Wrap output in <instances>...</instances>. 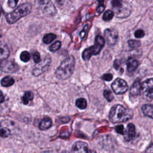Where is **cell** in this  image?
<instances>
[{
	"label": "cell",
	"instance_id": "cell-25",
	"mask_svg": "<svg viewBox=\"0 0 153 153\" xmlns=\"http://www.w3.org/2000/svg\"><path fill=\"white\" fill-rule=\"evenodd\" d=\"M103 96H104L105 98L106 99V100L108 102H111L114 99L113 94H112V93L110 91H109L108 90H104Z\"/></svg>",
	"mask_w": 153,
	"mask_h": 153
},
{
	"label": "cell",
	"instance_id": "cell-41",
	"mask_svg": "<svg viewBox=\"0 0 153 153\" xmlns=\"http://www.w3.org/2000/svg\"><path fill=\"white\" fill-rule=\"evenodd\" d=\"M91 153H96V152H95V151H93V152H91Z\"/></svg>",
	"mask_w": 153,
	"mask_h": 153
},
{
	"label": "cell",
	"instance_id": "cell-24",
	"mask_svg": "<svg viewBox=\"0 0 153 153\" xmlns=\"http://www.w3.org/2000/svg\"><path fill=\"white\" fill-rule=\"evenodd\" d=\"M128 46L131 48H136L140 47V41L135 39H130L128 41Z\"/></svg>",
	"mask_w": 153,
	"mask_h": 153
},
{
	"label": "cell",
	"instance_id": "cell-7",
	"mask_svg": "<svg viewBox=\"0 0 153 153\" xmlns=\"http://www.w3.org/2000/svg\"><path fill=\"white\" fill-rule=\"evenodd\" d=\"M112 89L117 94H121L126 92L128 89L127 82L123 79L118 78L111 84Z\"/></svg>",
	"mask_w": 153,
	"mask_h": 153
},
{
	"label": "cell",
	"instance_id": "cell-20",
	"mask_svg": "<svg viewBox=\"0 0 153 153\" xmlns=\"http://www.w3.org/2000/svg\"><path fill=\"white\" fill-rule=\"evenodd\" d=\"M56 38V35L54 33H47L45 35H44V36L43 37L42 41L44 42V43L46 44H48L50 43H51L53 40L55 39V38Z\"/></svg>",
	"mask_w": 153,
	"mask_h": 153
},
{
	"label": "cell",
	"instance_id": "cell-33",
	"mask_svg": "<svg viewBox=\"0 0 153 153\" xmlns=\"http://www.w3.org/2000/svg\"><path fill=\"white\" fill-rule=\"evenodd\" d=\"M105 8V5L104 4H99L98 7L97 8V12L99 13H102Z\"/></svg>",
	"mask_w": 153,
	"mask_h": 153
},
{
	"label": "cell",
	"instance_id": "cell-13",
	"mask_svg": "<svg viewBox=\"0 0 153 153\" xmlns=\"http://www.w3.org/2000/svg\"><path fill=\"white\" fill-rule=\"evenodd\" d=\"M10 51L7 45L0 41V60H4L9 56Z\"/></svg>",
	"mask_w": 153,
	"mask_h": 153
},
{
	"label": "cell",
	"instance_id": "cell-36",
	"mask_svg": "<svg viewBox=\"0 0 153 153\" xmlns=\"http://www.w3.org/2000/svg\"><path fill=\"white\" fill-rule=\"evenodd\" d=\"M119 66H120V62H119L117 60H116L115 61H114V67L115 69H118V68H119Z\"/></svg>",
	"mask_w": 153,
	"mask_h": 153
},
{
	"label": "cell",
	"instance_id": "cell-3",
	"mask_svg": "<svg viewBox=\"0 0 153 153\" xmlns=\"http://www.w3.org/2000/svg\"><path fill=\"white\" fill-rule=\"evenodd\" d=\"M32 9L30 4L26 2L19 5L14 11L6 15V19L8 23L13 24L20 18L27 15Z\"/></svg>",
	"mask_w": 153,
	"mask_h": 153
},
{
	"label": "cell",
	"instance_id": "cell-1",
	"mask_svg": "<svg viewBox=\"0 0 153 153\" xmlns=\"http://www.w3.org/2000/svg\"><path fill=\"white\" fill-rule=\"evenodd\" d=\"M133 113L131 110L124 108L121 105L112 107L109 112V120L113 123L126 122L132 118Z\"/></svg>",
	"mask_w": 153,
	"mask_h": 153
},
{
	"label": "cell",
	"instance_id": "cell-16",
	"mask_svg": "<svg viewBox=\"0 0 153 153\" xmlns=\"http://www.w3.org/2000/svg\"><path fill=\"white\" fill-rule=\"evenodd\" d=\"M51 126H52L51 120L48 117H46L41 120V121L39 123V127L41 130H45L49 128Z\"/></svg>",
	"mask_w": 153,
	"mask_h": 153
},
{
	"label": "cell",
	"instance_id": "cell-6",
	"mask_svg": "<svg viewBox=\"0 0 153 153\" xmlns=\"http://www.w3.org/2000/svg\"><path fill=\"white\" fill-rule=\"evenodd\" d=\"M143 97L151 100L153 99V78L145 80L142 84V91Z\"/></svg>",
	"mask_w": 153,
	"mask_h": 153
},
{
	"label": "cell",
	"instance_id": "cell-22",
	"mask_svg": "<svg viewBox=\"0 0 153 153\" xmlns=\"http://www.w3.org/2000/svg\"><path fill=\"white\" fill-rule=\"evenodd\" d=\"M20 60L23 62H28L30 59V55L28 51H23L21 53L20 55Z\"/></svg>",
	"mask_w": 153,
	"mask_h": 153
},
{
	"label": "cell",
	"instance_id": "cell-27",
	"mask_svg": "<svg viewBox=\"0 0 153 153\" xmlns=\"http://www.w3.org/2000/svg\"><path fill=\"white\" fill-rule=\"evenodd\" d=\"M10 134V130L7 128H2L0 129V136L2 137H7Z\"/></svg>",
	"mask_w": 153,
	"mask_h": 153
},
{
	"label": "cell",
	"instance_id": "cell-14",
	"mask_svg": "<svg viewBox=\"0 0 153 153\" xmlns=\"http://www.w3.org/2000/svg\"><path fill=\"white\" fill-rule=\"evenodd\" d=\"M139 65L138 61L133 58H128L127 61V69L128 72H133Z\"/></svg>",
	"mask_w": 153,
	"mask_h": 153
},
{
	"label": "cell",
	"instance_id": "cell-18",
	"mask_svg": "<svg viewBox=\"0 0 153 153\" xmlns=\"http://www.w3.org/2000/svg\"><path fill=\"white\" fill-rule=\"evenodd\" d=\"M14 79L10 76H6L1 79V84L4 87H10L13 85Z\"/></svg>",
	"mask_w": 153,
	"mask_h": 153
},
{
	"label": "cell",
	"instance_id": "cell-35",
	"mask_svg": "<svg viewBox=\"0 0 153 153\" xmlns=\"http://www.w3.org/2000/svg\"><path fill=\"white\" fill-rule=\"evenodd\" d=\"M145 153H153V143L149 147H148V148H147Z\"/></svg>",
	"mask_w": 153,
	"mask_h": 153
},
{
	"label": "cell",
	"instance_id": "cell-31",
	"mask_svg": "<svg viewBox=\"0 0 153 153\" xmlns=\"http://www.w3.org/2000/svg\"><path fill=\"white\" fill-rule=\"evenodd\" d=\"M102 78L105 81H110L112 79V75L111 74H106L103 75V76H102Z\"/></svg>",
	"mask_w": 153,
	"mask_h": 153
},
{
	"label": "cell",
	"instance_id": "cell-42",
	"mask_svg": "<svg viewBox=\"0 0 153 153\" xmlns=\"http://www.w3.org/2000/svg\"><path fill=\"white\" fill-rule=\"evenodd\" d=\"M1 36H1V34H0V38H1Z\"/></svg>",
	"mask_w": 153,
	"mask_h": 153
},
{
	"label": "cell",
	"instance_id": "cell-9",
	"mask_svg": "<svg viewBox=\"0 0 153 153\" xmlns=\"http://www.w3.org/2000/svg\"><path fill=\"white\" fill-rule=\"evenodd\" d=\"M51 59L49 57L44 58L41 62L38 63L32 71V74L36 76L44 73L49 67Z\"/></svg>",
	"mask_w": 153,
	"mask_h": 153
},
{
	"label": "cell",
	"instance_id": "cell-5",
	"mask_svg": "<svg viewBox=\"0 0 153 153\" xmlns=\"http://www.w3.org/2000/svg\"><path fill=\"white\" fill-rule=\"evenodd\" d=\"M112 6L115 10V14L120 18L128 16L131 12V7L129 4L124 1L114 0L111 2Z\"/></svg>",
	"mask_w": 153,
	"mask_h": 153
},
{
	"label": "cell",
	"instance_id": "cell-38",
	"mask_svg": "<svg viewBox=\"0 0 153 153\" xmlns=\"http://www.w3.org/2000/svg\"><path fill=\"white\" fill-rule=\"evenodd\" d=\"M2 111V106L0 105V114L1 113Z\"/></svg>",
	"mask_w": 153,
	"mask_h": 153
},
{
	"label": "cell",
	"instance_id": "cell-23",
	"mask_svg": "<svg viewBox=\"0 0 153 153\" xmlns=\"http://www.w3.org/2000/svg\"><path fill=\"white\" fill-rule=\"evenodd\" d=\"M114 13L112 11L110 10H107L105 11V13L103 16V19L105 21H109L112 19V17H114Z\"/></svg>",
	"mask_w": 153,
	"mask_h": 153
},
{
	"label": "cell",
	"instance_id": "cell-21",
	"mask_svg": "<svg viewBox=\"0 0 153 153\" xmlns=\"http://www.w3.org/2000/svg\"><path fill=\"white\" fill-rule=\"evenodd\" d=\"M75 105L80 109H84L87 107V101L84 98H79L76 100Z\"/></svg>",
	"mask_w": 153,
	"mask_h": 153
},
{
	"label": "cell",
	"instance_id": "cell-34",
	"mask_svg": "<svg viewBox=\"0 0 153 153\" xmlns=\"http://www.w3.org/2000/svg\"><path fill=\"white\" fill-rule=\"evenodd\" d=\"M87 27H88V25H86L85 26L84 29H83V30L81 32V33H80V36H81V38L82 39L84 38V36H85V30H87Z\"/></svg>",
	"mask_w": 153,
	"mask_h": 153
},
{
	"label": "cell",
	"instance_id": "cell-29",
	"mask_svg": "<svg viewBox=\"0 0 153 153\" xmlns=\"http://www.w3.org/2000/svg\"><path fill=\"white\" fill-rule=\"evenodd\" d=\"M33 59L34 60V62L36 63H38L40 62L41 61V57H40V55H39V53L37 51L35 52L33 54Z\"/></svg>",
	"mask_w": 153,
	"mask_h": 153
},
{
	"label": "cell",
	"instance_id": "cell-30",
	"mask_svg": "<svg viewBox=\"0 0 153 153\" xmlns=\"http://www.w3.org/2000/svg\"><path fill=\"white\" fill-rule=\"evenodd\" d=\"M115 130L118 133H120L121 134H124L125 132H124V126L123 125H119L117 126L115 128Z\"/></svg>",
	"mask_w": 153,
	"mask_h": 153
},
{
	"label": "cell",
	"instance_id": "cell-32",
	"mask_svg": "<svg viewBox=\"0 0 153 153\" xmlns=\"http://www.w3.org/2000/svg\"><path fill=\"white\" fill-rule=\"evenodd\" d=\"M17 1L12 0V1H8V4L9 7H11V8L14 7L17 5Z\"/></svg>",
	"mask_w": 153,
	"mask_h": 153
},
{
	"label": "cell",
	"instance_id": "cell-4",
	"mask_svg": "<svg viewBox=\"0 0 153 153\" xmlns=\"http://www.w3.org/2000/svg\"><path fill=\"white\" fill-rule=\"evenodd\" d=\"M105 45V40L102 36L98 35L95 38V44L85 49L82 53L83 60H88L93 55H96L100 53Z\"/></svg>",
	"mask_w": 153,
	"mask_h": 153
},
{
	"label": "cell",
	"instance_id": "cell-37",
	"mask_svg": "<svg viewBox=\"0 0 153 153\" xmlns=\"http://www.w3.org/2000/svg\"><path fill=\"white\" fill-rule=\"evenodd\" d=\"M4 100V97L3 96L2 91L0 90V103H2Z\"/></svg>",
	"mask_w": 153,
	"mask_h": 153
},
{
	"label": "cell",
	"instance_id": "cell-26",
	"mask_svg": "<svg viewBox=\"0 0 153 153\" xmlns=\"http://www.w3.org/2000/svg\"><path fill=\"white\" fill-rule=\"evenodd\" d=\"M60 46H61V42L59 41H57L50 45L49 49L51 51H55L58 49H59Z\"/></svg>",
	"mask_w": 153,
	"mask_h": 153
},
{
	"label": "cell",
	"instance_id": "cell-19",
	"mask_svg": "<svg viewBox=\"0 0 153 153\" xmlns=\"http://www.w3.org/2000/svg\"><path fill=\"white\" fill-rule=\"evenodd\" d=\"M33 99V93L32 91H28L25 93L23 97H22V102L23 104L27 105L30 100H32Z\"/></svg>",
	"mask_w": 153,
	"mask_h": 153
},
{
	"label": "cell",
	"instance_id": "cell-12",
	"mask_svg": "<svg viewBox=\"0 0 153 153\" xmlns=\"http://www.w3.org/2000/svg\"><path fill=\"white\" fill-rule=\"evenodd\" d=\"M142 91V83L140 82V79H136L130 89V94L131 96H137L140 94Z\"/></svg>",
	"mask_w": 153,
	"mask_h": 153
},
{
	"label": "cell",
	"instance_id": "cell-40",
	"mask_svg": "<svg viewBox=\"0 0 153 153\" xmlns=\"http://www.w3.org/2000/svg\"><path fill=\"white\" fill-rule=\"evenodd\" d=\"M62 153H69V152H67V151H63Z\"/></svg>",
	"mask_w": 153,
	"mask_h": 153
},
{
	"label": "cell",
	"instance_id": "cell-2",
	"mask_svg": "<svg viewBox=\"0 0 153 153\" xmlns=\"http://www.w3.org/2000/svg\"><path fill=\"white\" fill-rule=\"evenodd\" d=\"M75 59L72 56H69L65 59L57 68L55 72L56 77L60 80H65L69 78L74 70Z\"/></svg>",
	"mask_w": 153,
	"mask_h": 153
},
{
	"label": "cell",
	"instance_id": "cell-39",
	"mask_svg": "<svg viewBox=\"0 0 153 153\" xmlns=\"http://www.w3.org/2000/svg\"><path fill=\"white\" fill-rule=\"evenodd\" d=\"M42 153H51V152H50V151H46V152H44Z\"/></svg>",
	"mask_w": 153,
	"mask_h": 153
},
{
	"label": "cell",
	"instance_id": "cell-28",
	"mask_svg": "<svg viewBox=\"0 0 153 153\" xmlns=\"http://www.w3.org/2000/svg\"><path fill=\"white\" fill-rule=\"evenodd\" d=\"M145 35V33L143 30L142 29H138L135 31L134 32V36L137 38H140L143 37Z\"/></svg>",
	"mask_w": 153,
	"mask_h": 153
},
{
	"label": "cell",
	"instance_id": "cell-11",
	"mask_svg": "<svg viewBox=\"0 0 153 153\" xmlns=\"http://www.w3.org/2000/svg\"><path fill=\"white\" fill-rule=\"evenodd\" d=\"M72 153H91L87 143L82 141L76 142L72 146Z\"/></svg>",
	"mask_w": 153,
	"mask_h": 153
},
{
	"label": "cell",
	"instance_id": "cell-8",
	"mask_svg": "<svg viewBox=\"0 0 153 153\" xmlns=\"http://www.w3.org/2000/svg\"><path fill=\"white\" fill-rule=\"evenodd\" d=\"M0 69L4 72L14 73L19 71V67L17 63L12 60H4L0 62Z\"/></svg>",
	"mask_w": 153,
	"mask_h": 153
},
{
	"label": "cell",
	"instance_id": "cell-10",
	"mask_svg": "<svg viewBox=\"0 0 153 153\" xmlns=\"http://www.w3.org/2000/svg\"><path fill=\"white\" fill-rule=\"evenodd\" d=\"M104 35L109 45L115 44L118 38V32L115 29H106L104 32Z\"/></svg>",
	"mask_w": 153,
	"mask_h": 153
},
{
	"label": "cell",
	"instance_id": "cell-15",
	"mask_svg": "<svg viewBox=\"0 0 153 153\" xmlns=\"http://www.w3.org/2000/svg\"><path fill=\"white\" fill-rule=\"evenodd\" d=\"M142 110L143 114L153 119V105L149 104L144 105L142 107Z\"/></svg>",
	"mask_w": 153,
	"mask_h": 153
},
{
	"label": "cell",
	"instance_id": "cell-17",
	"mask_svg": "<svg viewBox=\"0 0 153 153\" xmlns=\"http://www.w3.org/2000/svg\"><path fill=\"white\" fill-rule=\"evenodd\" d=\"M136 135L135 127L132 123H130L127 126V137L126 140L129 141L131 140Z\"/></svg>",
	"mask_w": 153,
	"mask_h": 153
}]
</instances>
